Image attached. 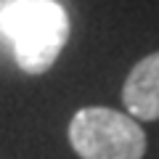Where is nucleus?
Returning a JSON list of instances; mask_svg holds the SVG:
<instances>
[{
  "label": "nucleus",
  "mask_w": 159,
  "mask_h": 159,
  "mask_svg": "<svg viewBox=\"0 0 159 159\" xmlns=\"http://www.w3.org/2000/svg\"><path fill=\"white\" fill-rule=\"evenodd\" d=\"M69 143L80 159H143L146 133L130 114L85 106L69 122Z\"/></svg>",
  "instance_id": "obj_2"
},
{
  "label": "nucleus",
  "mask_w": 159,
  "mask_h": 159,
  "mask_svg": "<svg viewBox=\"0 0 159 159\" xmlns=\"http://www.w3.org/2000/svg\"><path fill=\"white\" fill-rule=\"evenodd\" d=\"M21 72L45 74L69 40V16L53 0H19L3 16Z\"/></svg>",
  "instance_id": "obj_1"
},
{
  "label": "nucleus",
  "mask_w": 159,
  "mask_h": 159,
  "mask_svg": "<svg viewBox=\"0 0 159 159\" xmlns=\"http://www.w3.org/2000/svg\"><path fill=\"white\" fill-rule=\"evenodd\" d=\"M0 21H3V11H0Z\"/></svg>",
  "instance_id": "obj_4"
},
{
  "label": "nucleus",
  "mask_w": 159,
  "mask_h": 159,
  "mask_svg": "<svg viewBox=\"0 0 159 159\" xmlns=\"http://www.w3.org/2000/svg\"><path fill=\"white\" fill-rule=\"evenodd\" d=\"M122 101L133 119H159V51L143 56L130 69L122 85Z\"/></svg>",
  "instance_id": "obj_3"
}]
</instances>
